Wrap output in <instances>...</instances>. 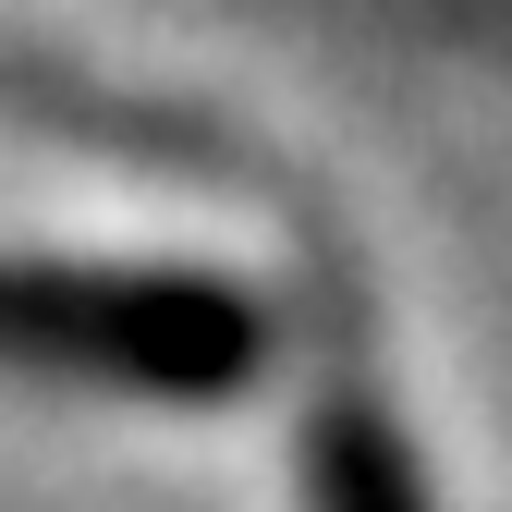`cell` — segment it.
Here are the masks:
<instances>
[{"mask_svg":"<svg viewBox=\"0 0 512 512\" xmlns=\"http://www.w3.org/2000/svg\"><path fill=\"white\" fill-rule=\"evenodd\" d=\"M305 512H439V500H427V464L403 452V427L330 391L305 415Z\"/></svg>","mask_w":512,"mask_h":512,"instance_id":"2","label":"cell"},{"mask_svg":"<svg viewBox=\"0 0 512 512\" xmlns=\"http://www.w3.org/2000/svg\"><path fill=\"white\" fill-rule=\"evenodd\" d=\"M0 366L135 391V403H232L269 366V317H256V293H232L208 269H49V256H13L0 269Z\"/></svg>","mask_w":512,"mask_h":512,"instance_id":"1","label":"cell"}]
</instances>
